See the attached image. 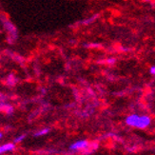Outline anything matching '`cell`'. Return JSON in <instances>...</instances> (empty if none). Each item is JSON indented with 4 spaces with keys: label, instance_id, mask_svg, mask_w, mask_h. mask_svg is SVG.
I'll list each match as a JSON object with an SVG mask.
<instances>
[{
    "label": "cell",
    "instance_id": "obj_1",
    "mask_svg": "<svg viewBox=\"0 0 155 155\" xmlns=\"http://www.w3.org/2000/svg\"><path fill=\"white\" fill-rule=\"evenodd\" d=\"M90 147V144L87 140H78L73 144L70 146V150L71 151H80V150H84Z\"/></svg>",
    "mask_w": 155,
    "mask_h": 155
},
{
    "label": "cell",
    "instance_id": "obj_2",
    "mask_svg": "<svg viewBox=\"0 0 155 155\" xmlns=\"http://www.w3.org/2000/svg\"><path fill=\"white\" fill-rule=\"evenodd\" d=\"M150 122L151 120L149 116L147 115H139V118H138V122L136 124V127L137 129H141V130H144L146 129L147 127H149L150 125Z\"/></svg>",
    "mask_w": 155,
    "mask_h": 155
},
{
    "label": "cell",
    "instance_id": "obj_3",
    "mask_svg": "<svg viewBox=\"0 0 155 155\" xmlns=\"http://www.w3.org/2000/svg\"><path fill=\"white\" fill-rule=\"evenodd\" d=\"M0 111H3L6 114H8V115H11V114L13 113L15 110H13V107L11 105L4 103L3 101H0Z\"/></svg>",
    "mask_w": 155,
    "mask_h": 155
},
{
    "label": "cell",
    "instance_id": "obj_4",
    "mask_svg": "<svg viewBox=\"0 0 155 155\" xmlns=\"http://www.w3.org/2000/svg\"><path fill=\"white\" fill-rule=\"evenodd\" d=\"M15 147V143H8V144H4L2 146H0V154H3L5 152H10L12 151Z\"/></svg>",
    "mask_w": 155,
    "mask_h": 155
},
{
    "label": "cell",
    "instance_id": "obj_5",
    "mask_svg": "<svg viewBox=\"0 0 155 155\" xmlns=\"http://www.w3.org/2000/svg\"><path fill=\"white\" fill-rule=\"evenodd\" d=\"M50 132V129H43V130H40L38 131H36L35 134H33V136L35 137H41V136H44L46 134H48Z\"/></svg>",
    "mask_w": 155,
    "mask_h": 155
},
{
    "label": "cell",
    "instance_id": "obj_6",
    "mask_svg": "<svg viewBox=\"0 0 155 155\" xmlns=\"http://www.w3.org/2000/svg\"><path fill=\"white\" fill-rule=\"evenodd\" d=\"M25 137H26V135H20V136H18L17 138H15V144L21 143L22 141L25 139Z\"/></svg>",
    "mask_w": 155,
    "mask_h": 155
},
{
    "label": "cell",
    "instance_id": "obj_7",
    "mask_svg": "<svg viewBox=\"0 0 155 155\" xmlns=\"http://www.w3.org/2000/svg\"><path fill=\"white\" fill-rule=\"evenodd\" d=\"M8 80H9V82H11L10 84H12V85H13L15 83V77H13V75H10L8 77Z\"/></svg>",
    "mask_w": 155,
    "mask_h": 155
},
{
    "label": "cell",
    "instance_id": "obj_8",
    "mask_svg": "<svg viewBox=\"0 0 155 155\" xmlns=\"http://www.w3.org/2000/svg\"><path fill=\"white\" fill-rule=\"evenodd\" d=\"M107 63H109V64H114L116 60H115V58H110V59H107Z\"/></svg>",
    "mask_w": 155,
    "mask_h": 155
},
{
    "label": "cell",
    "instance_id": "obj_9",
    "mask_svg": "<svg viewBox=\"0 0 155 155\" xmlns=\"http://www.w3.org/2000/svg\"><path fill=\"white\" fill-rule=\"evenodd\" d=\"M150 74L155 75V66L151 67V68L150 69Z\"/></svg>",
    "mask_w": 155,
    "mask_h": 155
},
{
    "label": "cell",
    "instance_id": "obj_10",
    "mask_svg": "<svg viewBox=\"0 0 155 155\" xmlns=\"http://www.w3.org/2000/svg\"><path fill=\"white\" fill-rule=\"evenodd\" d=\"M3 137V133L1 132V131H0V139H1Z\"/></svg>",
    "mask_w": 155,
    "mask_h": 155
}]
</instances>
